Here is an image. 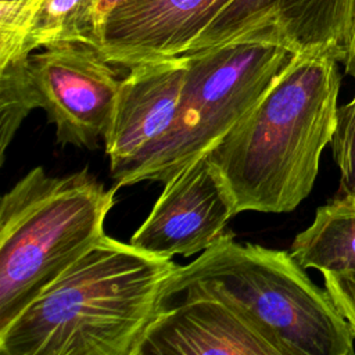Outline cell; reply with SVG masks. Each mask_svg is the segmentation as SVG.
I'll list each match as a JSON object with an SVG mask.
<instances>
[{
  "label": "cell",
  "mask_w": 355,
  "mask_h": 355,
  "mask_svg": "<svg viewBox=\"0 0 355 355\" xmlns=\"http://www.w3.org/2000/svg\"><path fill=\"white\" fill-rule=\"evenodd\" d=\"M337 64L327 53H295L258 103L208 153L237 214L290 212L309 196L336 128Z\"/></svg>",
  "instance_id": "6da1fadb"
},
{
  "label": "cell",
  "mask_w": 355,
  "mask_h": 355,
  "mask_svg": "<svg viewBox=\"0 0 355 355\" xmlns=\"http://www.w3.org/2000/svg\"><path fill=\"white\" fill-rule=\"evenodd\" d=\"M184 75V55L128 68L104 136L114 179L133 166L169 130L178 112Z\"/></svg>",
  "instance_id": "8fae6325"
},
{
  "label": "cell",
  "mask_w": 355,
  "mask_h": 355,
  "mask_svg": "<svg viewBox=\"0 0 355 355\" xmlns=\"http://www.w3.org/2000/svg\"><path fill=\"white\" fill-rule=\"evenodd\" d=\"M39 108L29 57L0 67V162L25 116Z\"/></svg>",
  "instance_id": "5bb4252c"
},
{
  "label": "cell",
  "mask_w": 355,
  "mask_h": 355,
  "mask_svg": "<svg viewBox=\"0 0 355 355\" xmlns=\"http://www.w3.org/2000/svg\"><path fill=\"white\" fill-rule=\"evenodd\" d=\"M233 0H126L104 19L98 51L123 68L182 57Z\"/></svg>",
  "instance_id": "ba28073f"
},
{
  "label": "cell",
  "mask_w": 355,
  "mask_h": 355,
  "mask_svg": "<svg viewBox=\"0 0 355 355\" xmlns=\"http://www.w3.org/2000/svg\"><path fill=\"white\" fill-rule=\"evenodd\" d=\"M330 144L340 169V194L355 197V96L337 108Z\"/></svg>",
  "instance_id": "2e32d148"
},
{
  "label": "cell",
  "mask_w": 355,
  "mask_h": 355,
  "mask_svg": "<svg viewBox=\"0 0 355 355\" xmlns=\"http://www.w3.org/2000/svg\"><path fill=\"white\" fill-rule=\"evenodd\" d=\"M290 252L305 269L355 272V197L340 194L319 207L312 223L293 240Z\"/></svg>",
  "instance_id": "7c38bea8"
},
{
  "label": "cell",
  "mask_w": 355,
  "mask_h": 355,
  "mask_svg": "<svg viewBox=\"0 0 355 355\" xmlns=\"http://www.w3.org/2000/svg\"><path fill=\"white\" fill-rule=\"evenodd\" d=\"M261 28H275L295 53H327L345 64L355 35V0H233L194 51Z\"/></svg>",
  "instance_id": "9c48e42d"
},
{
  "label": "cell",
  "mask_w": 355,
  "mask_h": 355,
  "mask_svg": "<svg viewBox=\"0 0 355 355\" xmlns=\"http://www.w3.org/2000/svg\"><path fill=\"white\" fill-rule=\"evenodd\" d=\"M126 0H97L96 4V21H97V42H98V36H100V29L101 25L105 19V17L119 4H122ZM97 47V46H96Z\"/></svg>",
  "instance_id": "ac0fdd59"
},
{
  "label": "cell",
  "mask_w": 355,
  "mask_h": 355,
  "mask_svg": "<svg viewBox=\"0 0 355 355\" xmlns=\"http://www.w3.org/2000/svg\"><path fill=\"white\" fill-rule=\"evenodd\" d=\"M83 168L50 176L31 169L0 202V330L104 236L115 204Z\"/></svg>",
  "instance_id": "277c9868"
},
{
  "label": "cell",
  "mask_w": 355,
  "mask_h": 355,
  "mask_svg": "<svg viewBox=\"0 0 355 355\" xmlns=\"http://www.w3.org/2000/svg\"><path fill=\"white\" fill-rule=\"evenodd\" d=\"M97 0H39L28 24L24 51L62 44L97 46Z\"/></svg>",
  "instance_id": "4fadbf2b"
},
{
  "label": "cell",
  "mask_w": 355,
  "mask_h": 355,
  "mask_svg": "<svg viewBox=\"0 0 355 355\" xmlns=\"http://www.w3.org/2000/svg\"><path fill=\"white\" fill-rule=\"evenodd\" d=\"M189 295L229 304L280 355L355 352L354 333L331 295L309 279L288 251L240 244L232 233H223L196 259L176 266L159 305Z\"/></svg>",
  "instance_id": "3957f363"
},
{
  "label": "cell",
  "mask_w": 355,
  "mask_h": 355,
  "mask_svg": "<svg viewBox=\"0 0 355 355\" xmlns=\"http://www.w3.org/2000/svg\"><path fill=\"white\" fill-rule=\"evenodd\" d=\"M295 51L275 28H261L201 49L186 58V75L169 130L119 178L118 186L165 183L209 153L258 103Z\"/></svg>",
  "instance_id": "5b68a950"
},
{
  "label": "cell",
  "mask_w": 355,
  "mask_h": 355,
  "mask_svg": "<svg viewBox=\"0 0 355 355\" xmlns=\"http://www.w3.org/2000/svg\"><path fill=\"white\" fill-rule=\"evenodd\" d=\"M39 0H0V67L26 58L24 43Z\"/></svg>",
  "instance_id": "9a60e30c"
},
{
  "label": "cell",
  "mask_w": 355,
  "mask_h": 355,
  "mask_svg": "<svg viewBox=\"0 0 355 355\" xmlns=\"http://www.w3.org/2000/svg\"><path fill=\"white\" fill-rule=\"evenodd\" d=\"M236 214L233 197L207 153L165 182L129 243L162 258L201 254Z\"/></svg>",
  "instance_id": "52a82bcc"
},
{
  "label": "cell",
  "mask_w": 355,
  "mask_h": 355,
  "mask_svg": "<svg viewBox=\"0 0 355 355\" xmlns=\"http://www.w3.org/2000/svg\"><path fill=\"white\" fill-rule=\"evenodd\" d=\"M324 288L331 295L336 306L347 319L355 337V272L322 273Z\"/></svg>",
  "instance_id": "e0dca14e"
},
{
  "label": "cell",
  "mask_w": 355,
  "mask_h": 355,
  "mask_svg": "<svg viewBox=\"0 0 355 355\" xmlns=\"http://www.w3.org/2000/svg\"><path fill=\"white\" fill-rule=\"evenodd\" d=\"M176 266L104 234L0 330V354L133 355Z\"/></svg>",
  "instance_id": "7a4b0ae2"
},
{
  "label": "cell",
  "mask_w": 355,
  "mask_h": 355,
  "mask_svg": "<svg viewBox=\"0 0 355 355\" xmlns=\"http://www.w3.org/2000/svg\"><path fill=\"white\" fill-rule=\"evenodd\" d=\"M345 67V72L349 73L351 76L355 78V35H354V42H352V50H351V54H349V58L348 61L344 64Z\"/></svg>",
  "instance_id": "d6986e66"
},
{
  "label": "cell",
  "mask_w": 355,
  "mask_h": 355,
  "mask_svg": "<svg viewBox=\"0 0 355 355\" xmlns=\"http://www.w3.org/2000/svg\"><path fill=\"white\" fill-rule=\"evenodd\" d=\"M280 355L245 316L229 304L189 295L159 305L133 355Z\"/></svg>",
  "instance_id": "30bf717a"
},
{
  "label": "cell",
  "mask_w": 355,
  "mask_h": 355,
  "mask_svg": "<svg viewBox=\"0 0 355 355\" xmlns=\"http://www.w3.org/2000/svg\"><path fill=\"white\" fill-rule=\"evenodd\" d=\"M115 67L87 43L55 44L29 55L37 105L54 123L58 143L97 148L122 80Z\"/></svg>",
  "instance_id": "8992f818"
}]
</instances>
